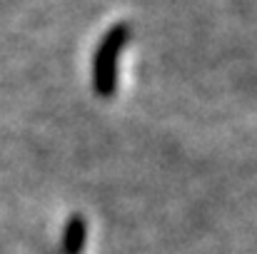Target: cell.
Masks as SVG:
<instances>
[{
	"label": "cell",
	"instance_id": "obj_1",
	"mask_svg": "<svg viewBox=\"0 0 257 254\" xmlns=\"http://www.w3.org/2000/svg\"><path fill=\"white\" fill-rule=\"evenodd\" d=\"M125 38H127V30L125 28H115L107 38H105V43H102V48H100V55H97V70H95V85H97V90L102 92V95H110L115 87V63H117V55H120V48H122V43H125Z\"/></svg>",
	"mask_w": 257,
	"mask_h": 254
},
{
	"label": "cell",
	"instance_id": "obj_2",
	"mask_svg": "<svg viewBox=\"0 0 257 254\" xmlns=\"http://www.w3.org/2000/svg\"><path fill=\"white\" fill-rule=\"evenodd\" d=\"M83 242H85V224H83L80 217H73L70 224H68V232H65V252L80 254Z\"/></svg>",
	"mask_w": 257,
	"mask_h": 254
}]
</instances>
